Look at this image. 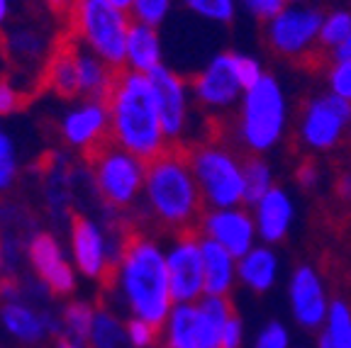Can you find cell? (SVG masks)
<instances>
[{"label": "cell", "instance_id": "1", "mask_svg": "<svg viewBox=\"0 0 351 348\" xmlns=\"http://www.w3.org/2000/svg\"><path fill=\"white\" fill-rule=\"evenodd\" d=\"M105 108L110 112V134L117 147L149 164L164 151L166 134L161 127L156 92L147 73L134 69H112L105 92Z\"/></svg>", "mask_w": 351, "mask_h": 348}, {"label": "cell", "instance_id": "2", "mask_svg": "<svg viewBox=\"0 0 351 348\" xmlns=\"http://www.w3.org/2000/svg\"><path fill=\"white\" fill-rule=\"evenodd\" d=\"M115 288H120L132 314L161 332V324L169 319L173 302L169 263L159 246L134 227H125L120 232Z\"/></svg>", "mask_w": 351, "mask_h": 348}, {"label": "cell", "instance_id": "3", "mask_svg": "<svg viewBox=\"0 0 351 348\" xmlns=\"http://www.w3.org/2000/svg\"><path fill=\"white\" fill-rule=\"evenodd\" d=\"M191 173V147L178 142H169L159 156L144 164V185L154 217L178 234L197 232L200 219V190Z\"/></svg>", "mask_w": 351, "mask_h": 348}, {"label": "cell", "instance_id": "4", "mask_svg": "<svg viewBox=\"0 0 351 348\" xmlns=\"http://www.w3.org/2000/svg\"><path fill=\"white\" fill-rule=\"evenodd\" d=\"M83 158L93 171L95 190L110 210H125L137 200L144 183V161L117 147L110 132L83 149Z\"/></svg>", "mask_w": 351, "mask_h": 348}, {"label": "cell", "instance_id": "5", "mask_svg": "<svg viewBox=\"0 0 351 348\" xmlns=\"http://www.w3.org/2000/svg\"><path fill=\"white\" fill-rule=\"evenodd\" d=\"M66 27L76 32L110 69L125 66L132 25L127 12L110 0H78L66 20Z\"/></svg>", "mask_w": 351, "mask_h": 348}, {"label": "cell", "instance_id": "6", "mask_svg": "<svg viewBox=\"0 0 351 348\" xmlns=\"http://www.w3.org/2000/svg\"><path fill=\"white\" fill-rule=\"evenodd\" d=\"M230 316L225 295H208L197 307L176 305L169 314V348H219Z\"/></svg>", "mask_w": 351, "mask_h": 348}, {"label": "cell", "instance_id": "7", "mask_svg": "<svg viewBox=\"0 0 351 348\" xmlns=\"http://www.w3.org/2000/svg\"><path fill=\"white\" fill-rule=\"evenodd\" d=\"M191 169L205 200L217 207H232L244 200V171L215 147H191Z\"/></svg>", "mask_w": 351, "mask_h": 348}, {"label": "cell", "instance_id": "8", "mask_svg": "<svg viewBox=\"0 0 351 348\" xmlns=\"http://www.w3.org/2000/svg\"><path fill=\"white\" fill-rule=\"evenodd\" d=\"M244 139L249 147L269 149L278 142L280 129H283V95H280L278 83L271 76H261V81L247 90L244 100Z\"/></svg>", "mask_w": 351, "mask_h": 348}, {"label": "cell", "instance_id": "9", "mask_svg": "<svg viewBox=\"0 0 351 348\" xmlns=\"http://www.w3.org/2000/svg\"><path fill=\"white\" fill-rule=\"evenodd\" d=\"M171 280V297L173 302H193L205 293V261L203 246L197 239V232L178 234L176 246L166 256Z\"/></svg>", "mask_w": 351, "mask_h": 348}, {"label": "cell", "instance_id": "10", "mask_svg": "<svg viewBox=\"0 0 351 348\" xmlns=\"http://www.w3.org/2000/svg\"><path fill=\"white\" fill-rule=\"evenodd\" d=\"M324 17L317 10H300V8H285L274 17L269 29V39L274 49L280 54H295L313 42L315 34L322 29Z\"/></svg>", "mask_w": 351, "mask_h": 348}, {"label": "cell", "instance_id": "11", "mask_svg": "<svg viewBox=\"0 0 351 348\" xmlns=\"http://www.w3.org/2000/svg\"><path fill=\"white\" fill-rule=\"evenodd\" d=\"M351 117V103L339 95H324L315 100L305 117V139L317 149H329L339 139Z\"/></svg>", "mask_w": 351, "mask_h": 348}, {"label": "cell", "instance_id": "12", "mask_svg": "<svg viewBox=\"0 0 351 348\" xmlns=\"http://www.w3.org/2000/svg\"><path fill=\"white\" fill-rule=\"evenodd\" d=\"M147 76L154 86V92H156V105H159L166 142H178L183 125H186V88H183V81L164 66L154 69Z\"/></svg>", "mask_w": 351, "mask_h": 348}, {"label": "cell", "instance_id": "13", "mask_svg": "<svg viewBox=\"0 0 351 348\" xmlns=\"http://www.w3.org/2000/svg\"><path fill=\"white\" fill-rule=\"evenodd\" d=\"M197 100L205 105H230L237 100L241 83L234 71V54H219L210 61L200 76L193 81Z\"/></svg>", "mask_w": 351, "mask_h": 348}, {"label": "cell", "instance_id": "14", "mask_svg": "<svg viewBox=\"0 0 351 348\" xmlns=\"http://www.w3.org/2000/svg\"><path fill=\"white\" fill-rule=\"evenodd\" d=\"M71 232H73V253H76V263L81 268V273L88 277H100L103 280L105 271L110 266V258H108V246H105V236L100 234V229L86 214L76 212L71 217Z\"/></svg>", "mask_w": 351, "mask_h": 348}, {"label": "cell", "instance_id": "15", "mask_svg": "<svg viewBox=\"0 0 351 348\" xmlns=\"http://www.w3.org/2000/svg\"><path fill=\"white\" fill-rule=\"evenodd\" d=\"M203 229L208 239L217 241L219 246H225L232 256H247L252 249L254 239V227L252 219L244 212H234V210H219L215 214H208L203 219Z\"/></svg>", "mask_w": 351, "mask_h": 348}, {"label": "cell", "instance_id": "16", "mask_svg": "<svg viewBox=\"0 0 351 348\" xmlns=\"http://www.w3.org/2000/svg\"><path fill=\"white\" fill-rule=\"evenodd\" d=\"M61 132H64L66 142L73 147L86 149L93 142H98L100 136L110 132V112L105 103L103 100H86L81 108L66 114Z\"/></svg>", "mask_w": 351, "mask_h": 348}, {"label": "cell", "instance_id": "17", "mask_svg": "<svg viewBox=\"0 0 351 348\" xmlns=\"http://www.w3.org/2000/svg\"><path fill=\"white\" fill-rule=\"evenodd\" d=\"M291 299L295 319L302 327H317L327 314V302H324L322 285L313 268H298L291 283Z\"/></svg>", "mask_w": 351, "mask_h": 348}, {"label": "cell", "instance_id": "18", "mask_svg": "<svg viewBox=\"0 0 351 348\" xmlns=\"http://www.w3.org/2000/svg\"><path fill=\"white\" fill-rule=\"evenodd\" d=\"M203 261H205V293L208 295H225L232 285L234 275V256L225 246H219L213 239H203Z\"/></svg>", "mask_w": 351, "mask_h": 348}, {"label": "cell", "instance_id": "19", "mask_svg": "<svg viewBox=\"0 0 351 348\" xmlns=\"http://www.w3.org/2000/svg\"><path fill=\"white\" fill-rule=\"evenodd\" d=\"M127 61L132 69L139 73H152L154 69L161 66V51H159V37L149 25H132L130 37H127Z\"/></svg>", "mask_w": 351, "mask_h": 348}, {"label": "cell", "instance_id": "20", "mask_svg": "<svg viewBox=\"0 0 351 348\" xmlns=\"http://www.w3.org/2000/svg\"><path fill=\"white\" fill-rule=\"evenodd\" d=\"M291 224V202L283 190L271 188L258 200V232L266 241H278Z\"/></svg>", "mask_w": 351, "mask_h": 348}, {"label": "cell", "instance_id": "21", "mask_svg": "<svg viewBox=\"0 0 351 348\" xmlns=\"http://www.w3.org/2000/svg\"><path fill=\"white\" fill-rule=\"evenodd\" d=\"M239 273L244 283L252 285L256 293L269 290L276 280V256L269 249H254L247 256H241Z\"/></svg>", "mask_w": 351, "mask_h": 348}, {"label": "cell", "instance_id": "22", "mask_svg": "<svg viewBox=\"0 0 351 348\" xmlns=\"http://www.w3.org/2000/svg\"><path fill=\"white\" fill-rule=\"evenodd\" d=\"M3 324L8 327V332L15 334L22 341H39L44 336V332H47L44 321L22 305H5V310H3Z\"/></svg>", "mask_w": 351, "mask_h": 348}, {"label": "cell", "instance_id": "23", "mask_svg": "<svg viewBox=\"0 0 351 348\" xmlns=\"http://www.w3.org/2000/svg\"><path fill=\"white\" fill-rule=\"evenodd\" d=\"M125 332L127 329L120 327V321L110 314L108 310H95L93 316V327H90V346L93 348H120L125 341Z\"/></svg>", "mask_w": 351, "mask_h": 348}, {"label": "cell", "instance_id": "24", "mask_svg": "<svg viewBox=\"0 0 351 348\" xmlns=\"http://www.w3.org/2000/svg\"><path fill=\"white\" fill-rule=\"evenodd\" d=\"M29 261H32V266L39 271L42 280L49 275L54 268H59L61 263H64V258H61L59 244L54 241V236L51 234L34 236L32 244H29Z\"/></svg>", "mask_w": 351, "mask_h": 348}, {"label": "cell", "instance_id": "25", "mask_svg": "<svg viewBox=\"0 0 351 348\" xmlns=\"http://www.w3.org/2000/svg\"><path fill=\"white\" fill-rule=\"evenodd\" d=\"M241 171H244V185H247V190H244V200H247L249 205H258V200L271 190L269 166L263 164V161H258V158H252V161L244 164V169Z\"/></svg>", "mask_w": 351, "mask_h": 348}, {"label": "cell", "instance_id": "26", "mask_svg": "<svg viewBox=\"0 0 351 348\" xmlns=\"http://www.w3.org/2000/svg\"><path fill=\"white\" fill-rule=\"evenodd\" d=\"M93 316L95 310L90 305H86V302H73V305L66 307L64 324L73 336V341H88L90 327H93Z\"/></svg>", "mask_w": 351, "mask_h": 348}, {"label": "cell", "instance_id": "27", "mask_svg": "<svg viewBox=\"0 0 351 348\" xmlns=\"http://www.w3.org/2000/svg\"><path fill=\"white\" fill-rule=\"evenodd\" d=\"M329 338L332 348H351V312L346 305L335 302L329 312Z\"/></svg>", "mask_w": 351, "mask_h": 348}, {"label": "cell", "instance_id": "28", "mask_svg": "<svg viewBox=\"0 0 351 348\" xmlns=\"http://www.w3.org/2000/svg\"><path fill=\"white\" fill-rule=\"evenodd\" d=\"M346 37H351V15L349 12H335L324 20L322 29H319V39L324 44L339 47Z\"/></svg>", "mask_w": 351, "mask_h": 348}, {"label": "cell", "instance_id": "29", "mask_svg": "<svg viewBox=\"0 0 351 348\" xmlns=\"http://www.w3.org/2000/svg\"><path fill=\"white\" fill-rule=\"evenodd\" d=\"M188 8L208 20L230 22L234 17V3L232 0H186Z\"/></svg>", "mask_w": 351, "mask_h": 348}, {"label": "cell", "instance_id": "30", "mask_svg": "<svg viewBox=\"0 0 351 348\" xmlns=\"http://www.w3.org/2000/svg\"><path fill=\"white\" fill-rule=\"evenodd\" d=\"M166 12H169V0H134V5H132V15L149 27L159 25Z\"/></svg>", "mask_w": 351, "mask_h": 348}, {"label": "cell", "instance_id": "31", "mask_svg": "<svg viewBox=\"0 0 351 348\" xmlns=\"http://www.w3.org/2000/svg\"><path fill=\"white\" fill-rule=\"evenodd\" d=\"M29 100H32L29 92H22L20 88H15L10 78H0V117L22 110Z\"/></svg>", "mask_w": 351, "mask_h": 348}, {"label": "cell", "instance_id": "32", "mask_svg": "<svg viewBox=\"0 0 351 348\" xmlns=\"http://www.w3.org/2000/svg\"><path fill=\"white\" fill-rule=\"evenodd\" d=\"M125 329H127V338H130L134 348H149L159 338V329L154 327V324H149V321L139 319V316L127 321Z\"/></svg>", "mask_w": 351, "mask_h": 348}, {"label": "cell", "instance_id": "33", "mask_svg": "<svg viewBox=\"0 0 351 348\" xmlns=\"http://www.w3.org/2000/svg\"><path fill=\"white\" fill-rule=\"evenodd\" d=\"M234 71L241 83V90H252L263 76L256 61L249 59V56H239V54H234Z\"/></svg>", "mask_w": 351, "mask_h": 348}, {"label": "cell", "instance_id": "34", "mask_svg": "<svg viewBox=\"0 0 351 348\" xmlns=\"http://www.w3.org/2000/svg\"><path fill=\"white\" fill-rule=\"evenodd\" d=\"M12 178H15V156H12V144L8 142V136L0 132V190L10 188Z\"/></svg>", "mask_w": 351, "mask_h": 348}, {"label": "cell", "instance_id": "35", "mask_svg": "<svg viewBox=\"0 0 351 348\" xmlns=\"http://www.w3.org/2000/svg\"><path fill=\"white\" fill-rule=\"evenodd\" d=\"M329 81H332V88H335V95L351 103V61H337Z\"/></svg>", "mask_w": 351, "mask_h": 348}, {"label": "cell", "instance_id": "36", "mask_svg": "<svg viewBox=\"0 0 351 348\" xmlns=\"http://www.w3.org/2000/svg\"><path fill=\"white\" fill-rule=\"evenodd\" d=\"M256 348H288V334L278 321H271L258 336Z\"/></svg>", "mask_w": 351, "mask_h": 348}, {"label": "cell", "instance_id": "37", "mask_svg": "<svg viewBox=\"0 0 351 348\" xmlns=\"http://www.w3.org/2000/svg\"><path fill=\"white\" fill-rule=\"evenodd\" d=\"M12 49L25 61H32L39 51V37L32 32H15V37H12Z\"/></svg>", "mask_w": 351, "mask_h": 348}, {"label": "cell", "instance_id": "38", "mask_svg": "<svg viewBox=\"0 0 351 348\" xmlns=\"http://www.w3.org/2000/svg\"><path fill=\"white\" fill-rule=\"evenodd\" d=\"M247 3L249 10H254L258 17H271L274 20L278 12L285 10V5H288V0H244Z\"/></svg>", "mask_w": 351, "mask_h": 348}, {"label": "cell", "instance_id": "39", "mask_svg": "<svg viewBox=\"0 0 351 348\" xmlns=\"http://www.w3.org/2000/svg\"><path fill=\"white\" fill-rule=\"evenodd\" d=\"M239 343H241V321L232 314L225 324V332H222V346L219 348H239Z\"/></svg>", "mask_w": 351, "mask_h": 348}, {"label": "cell", "instance_id": "40", "mask_svg": "<svg viewBox=\"0 0 351 348\" xmlns=\"http://www.w3.org/2000/svg\"><path fill=\"white\" fill-rule=\"evenodd\" d=\"M337 61H351V37H346L344 42L335 49Z\"/></svg>", "mask_w": 351, "mask_h": 348}, {"label": "cell", "instance_id": "41", "mask_svg": "<svg viewBox=\"0 0 351 348\" xmlns=\"http://www.w3.org/2000/svg\"><path fill=\"white\" fill-rule=\"evenodd\" d=\"M115 8H120V10H132V5H134V0H110Z\"/></svg>", "mask_w": 351, "mask_h": 348}, {"label": "cell", "instance_id": "42", "mask_svg": "<svg viewBox=\"0 0 351 348\" xmlns=\"http://www.w3.org/2000/svg\"><path fill=\"white\" fill-rule=\"evenodd\" d=\"M59 348H83L78 341H66V338H61L59 341Z\"/></svg>", "mask_w": 351, "mask_h": 348}, {"label": "cell", "instance_id": "43", "mask_svg": "<svg viewBox=\"0 0 351 348\" xmlns=\"http://www.w3.org/2000/svg\"><path fill=\"white\" fill-rule=\"evenodd\" d=\"M319 348H332V338H329V332L322 334V338H319Z\"/></svg>", "mask_w": 351, "mask_h": 348}, {"label": "cell", "instance_id": "44", "mask_svg": "<svg viewBox=\"0 0 351 348\" xmlns=\"http://www.w3.org/2000/svg\"><path fill=\"white\" fill-rule=\"evenodd\" d=\"M8 15V0H0V22L5 20Z\"/></svg>", "mask_w": 351, "mask_h": 348}, {"label": "cell", "instance_id": "45", "mask_svg": "<svg viewBox=\"0 0 351 348\" xmlns=\"http://www.w3.org/2000/svg\"><path fill=\"white\" fill-rule=\"evenodd\" d=\"M346 195H349V200H351V173H349V178H346Z\"/></svg>", "mask_w": 351, "mask_h": 348}, {"label": "cell", "instance_id": "46", "mask_svg": "<svg viewBox=\"0 0 351 348\" xmlns=\"http://www.w3.org/2000/svg\"><path fill=\"white\" fill-rule=\"evenodd\" d=\"M66 3H69V5H71V10H73V5H76L78 0H66Z\"/></svg>", "mask_w": 351, "mask_h": 348}]
</instances>
